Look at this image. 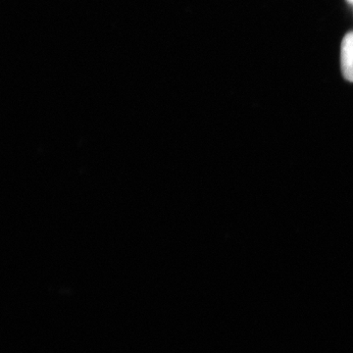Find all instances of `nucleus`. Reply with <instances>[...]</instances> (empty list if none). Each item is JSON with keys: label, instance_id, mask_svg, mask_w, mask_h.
<instances>
[{"label": "nucleus", "instance_id": "nucleus-2", "mask_svg": "<svg viewBox=\"0 0 353 353\" xmlns=\"http://www.w3.org/2000/svg\"><path fill=\"white\" fill-rule=\"evenodd\" d=\"M348 2H350V3H352L353 4V0H347Z\"/></svg>", "mask_w": 353, "mask_h": 353}, {"label": "nucleus", "instance_id": "nucleus-1", "mask_svg": "<svg viewBox=\"0 0 353 353\" xmlns=\"http://www.w3.org/2000/svg\"><path fill=\"white\" fill-rule=\"evenodd\" d=\"M341 71L348 82H353V32H348L341 43Z\"/></svg>", "mask_w": 353, "mask_h": 353}]
</instances>
